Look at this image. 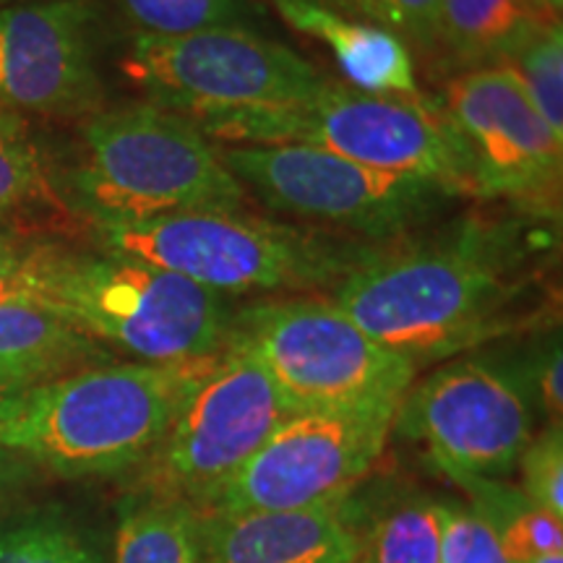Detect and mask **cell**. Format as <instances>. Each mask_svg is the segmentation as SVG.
Here are the masks:
<instances>
[{"label":"cell","instance_id":"9a60e30c","mask_svg":"<svg viewBox=\"0 0 563 563\" xmlns=\"http://www.w3.org/2000/svg\"><path fill=\"white\" fill-rule=\"evenodd\" d=\"M203 563H357L352 496L313 509L199 511Z\"/></svg>","mask_w":563,"mask_h":563},{"label":"cell","instance_id":"4dcf8cb0","mask_svg":"<svg viewBox=\"0 0 563 563\" xmlns=\"http://www.w3.org/2000/svg\"><path fill=\"white\" fill-rule=\"evenodd\" d=\"M42 470L19 452L0 446V509L37 481Z\"/></svg>","mask_w":563,"mask_h":563},{"label":"cell","instance_id":"9c48e42d","mask_svg":"<svg viewBox=\"0 0 563 563\" xmlns=\"http://www.w3.org/2000/svg\"><path fill=\"white\" fill-rule=\"evenodd\" d=\"M123 70L152 104L199 129L300 102L327 79L290 47L238 24L183 37H133Z\"/></svg>","mask_w":563,"mask_h":563},{"label":"cell","instance_id":"5bb4252c","mask_svg":"<svg viewBox=\"0 0 563 563\" xmlns=\"http://www.w3.org/2000/svg\"><path fill=\"white\" fill-rule=\"evenodd\" d=\"M97 11L89 0H21L0 9V108L11 115L100 112Z\"/></svg>","mask_w":563,"mask_h":563},{"label":"cell","instance_id":"e0dca14e","mask_svg":"<svg viewBox=\"0 0 563 563\" xmlns=\"http://www.w3.org/2000/svg\"><path fill=\"white\" fill-rule=\"evenodd\" d=\"M112 363L104 344L32 300L0 302V373L42 386L91 365Z\"/></svg>","mask_w":563,"mask_h":563},{"label":"cell","instance_id":"836d02e7","mask_svg":"<svg viewBox=\"0 0 563 563\" xmlns=\"http://www.w3.org/2000/svg\"><path fill=\"white\" fill-rule=\"evenodd\" d=\"M530 563H563V553L545 555V559H538V561H530Z\"/></svg>","mask_w":563,"mask_h":563},{"label":"cell","instance_id":"3957f363","mask_svg":"<svg viewBox=\"0 0 563 563\" xmlns=\"http://www.w3.org/2000/svg\"><path fill=\"white\" fill-rule=\"evenodd\" d=\"M66 199L100 230L183 211L241 209L249 194L199 125L144 102L89 115Z\"/></svg>","mask_w":563,"mask_h":563},{"label":"cell","instance_id":"4fadbf2b","mask_svg":"<svg viewBox=\"0 0 563 563\" xmlns=\"http://www.w3.org/2000/svg\"><path fill=\"white\" fill-rule=\"evenodd\" d=\"M439 108L460 139L475 196L543 207L559 199L563 139L504 63L462 70Z\"/></svg>","mask_w":563,"mask_h":563},{"label":"cell","instance_id":"8992f818","mask_svg":"<svg viewBox=\"0 0 563 563\" xmlns=\"http://www.w3.org/2000/svg\"><path fill=\"white\" fill-rule=\"evenodd\" d=\"M201 131L220 146H316L371 170L475 196L460 139L439 102L422 95H382L323 79L306 100L201 125Z\"/></svg>","mask_w":563,"mask_h":563},{"label":"cell","instance_id":"d4e9b609","mask_svg":"<svg viewBox=\"0 0 563 563\" xmlns=\"http://www.w3.org/2000/svg\"><path fill=\"white\" fill-rule=\"evenodd\" d=\"M0 563H102V559L66 519L42 514L0 532Z\"/></svg>","mask_w":563,"mask_h":563},{"label":"cell","instance_id":"8d00e7d4","mask_svg":"<svg viewBox=\"0 0 563 563\" xmlns=\"http://www.w3.org/2000/svg\"><path fill=\"white\" fill-rule=\"evenodd\" d=\"M0 115H5V110H3V108H0Z\"/></svg>","mask_w":563,"mask_h":563},{"label":"cell","instance_id":"5b68a950","mask_svg":"<svg viewBox=\"0 0 563 563\" xmlns=\"http://www.w3.org/2000/svg\"><path fill=\"white\" fill-rule=\"evenodd\" d=\"M40 306L100 344L141 363H191L228 342L235 308L230 298L170 269L112 251L55 249Z\"/></svg>","mask_w":563,"mask_h":563},{"label":"cell","instance_id":"2e32d148","mask_svg":"<svg viewBox=\"0 0 563 563\" xmlns=\"http://www.w3.org/2000/svg\"><path fill=\"white\" fill-rule=\"evenodd\" d=\"M274 5L295 32L327 45L352 87L382 95H420L412 53L399 34L313 0H274Z\"/></svg>","mask_w":563,"mask_h":563},{"label":"cell","instance_id":"44dd1931","mask_svg":"<svg viewBox=\"0 0 563 563\" xmlns=\"http://www.w3.org/2000/svg\"><path fill=\"white\" fill-rule=\"evenodd\" d=\"M454 483L467 493L473 511L490 527L511 563L563 553V519L540 509L519 485L490 477H456Z\"/></svg>","mask_w":563,"mask_h":563},{"label":"cell","instance_id":"ba28073f","mask_svg":"<svg viewBox=\"0 0 563 563\" xmlns=\"http://www.w3.org/2000/svg\"><path fill=\"white\" fill-rule=\"evenodd\" d=\"M290 415L264 365L228 336L201 384L136 467V493L207 511Z\"/></svg>","mask_w":563,"mask_h":563},{"label":"cell","instance_id":"ac0fdd59","mask_svg":"<svg viewBox=\"0 0 563 563\" xmlns=\"http://www.w3.org/2000/svg\"><path fill=\"white\" fill-rule=\"evenodd\" d=\"M76 222L84 220L24 125L11 112L0 115V224L16 235L55 241V232H74Z\"/></svg>","mask_w":563,"mask_h":563},{"label":"cell","instance_id":"603a6c76","mask_svg":"<svg viewBox=\"0 0 563 563\" xmlns=\"http://www.w3.org/2000/svg\"><path fill=\"white\" fill-rule=\"evenodd\" d=\"M517 76L543 121L563 139V34L561 21L532 32L501 60Z\"/></svg>","mask_w":563,"mask_h":563},{"label":"cell","instance_id":"f1b7e54d","mask_svg":"<svg viewBox=\"0 0 563 563\" xmlns=\"http://www.w3.org/2000/svg\"><path fill=\"white\" fill-rule=\"evenodd\" d=\"M514 373V371H511ZM561 340L559 334L548 340L543 347H534V352L525 361V371L514 373L519 384L525 386L527 397L532 407H540L545 412L548 426H561L563 412V386H561Z\"/></svg>","mask_w":563,"mask_h":563},{"label":"cell","instance_id":"52a82bcc","mask_svg":"<svg viewBox=\"0 0 563 563\" xmlns=\"http://www.w3.org/2000/svg\"><path fill=\"white\" fill-rule=\"evenodd\" d=\"M230 336L264 365L292 412L402 402L418 373L319 295L241 308Z\"/></svg>","mask_w":563,"mask_h":563},{"label":"cell","instance_id":"484cf974","mask_svg":"<svg viewBox=\"0 0 563 563\" xmlns=\"http://www.w3.org/2000/svg\"><path fill=\"white\" fill-rule=\"evenodd\" d=\"M441 563H511L490 527L462 501H435Z\"/></svg>","mask_w":563,"mask_h":563},{"label":"cell","instance_id":"7a4b0ae2","mask_svg":"<svg viewBox=\"0 0 563 563\" xmlns=\"http://www.w3.org/2000/svg\"><path fill=\"white\" fill-rule=\"evenodd\" d=\"M217 355L102 363L42 384L0 420V446L63 477L129 473L157 446Z\"/></svg>","mask_w":563,"mask_h":563},{"label":"cell","instance_id":"d590c367","mask_svg":"<svg viewBox=\"0 0 563 563\" xmlns=\"http://www.w3.org/2000/svg\"><path fill=\"white\" fill-rule=\"evenodd\" d=\"M11 3H21V0H0V9H3V5H11Z\"/></svg>","mask_w":563,"mask_h":563},{"label":"cell","instance_id":"8fae6325","mask_svg":"<svg viewBox=\"0 0 563 563\" xmlns=\"http://www.w3.org/2000/svg\"><path fill=\"white\" fill-rule=\"evenodd\" d=\"M399 405L290 415L207 511H287L344 501L384 454Z\"/></svg>","mask_w":563,"mask_h":563},{"label":"cell","instance_id":"83f0119b","mask_svg":"<svg viewBox=\"0 0 563 563\" xmlns=\"http://www.w3.org/2000/svg\"><path fill=\"white\" fill-rule=\"evenodd\" d=\"M58 245L47 238H0V302H37L47 264Z\"/></svg>","mask_w":563,"mask_h":563},{"label":"cell","instance_id":"30bf717a","mask_svg":"<svg viewBox=\"0 0 563 563\" xmlns=\"http://www.w3.org/2000/svg\"><path fill=\"white\" fill-rule=\"evenodd\" d=\"M220 157L243 191L266 207L365 243L405 235L454 196L431 180L371 170L302 144L220 146Z\"/></svg>","mask_w":563,"mask_h":563},{"label":"cell","instance_id":"d6986e66","mask_svg":"<svg viewBox=\"0 0 563 563\" xmlns=\"http://www.w3.org/2000/svg\"><path fill=\"white\" fill-rule=\"evenodd\" d=\"M555 21L553 0H441L433 45L470 68L490 66Z\"/></svg>","mask_w":563,"mask_h":563},{"label":"cell","instance_id":"d6a6232c","mask_svg":"<svg viewBox=\"0 0 563 563\" xmlns=\"http://www.w3.org/2000/svg\"><path fill=\"white\" fill-rule=\"evenodd\" d=\"M313 3L327 5L344 16H355L373 21V24H382V3L378 0H313Z\"/></svg>","mask_w":563,"mask_h":563},{"label":"cell","instance_id":"74e56055","mask_svg":"<svg viewBox=\"0 0 563 563\" xmlns=\"http://www.w3.org/2000/svg\"><path fill=\"white\" fill-rule=\"evenodd\" d=\"M553 3H555V5H559V3H561V0H553Z\"/></svg>","mask_w":563,"mask_h":563},{"label":"cell","instance_id":"6da1fadb","mask_svg":"<svg viewBox=\"0 0 563 563\" xmlns=\"http://www.w3.org/2000/svg\"><path fill=\"white\" fill-rule=\"evenodd\" d=\"M525 243L511 224L467 220L428 243L384 249L332 300L415 371L452 361L514 329L534 279Z\"/></svg>","mask_w":563,"mask_h":563},{"label":"cell","instance_id":"7402d4cb","mask_svg":"<svg viewBox=\"0 0 563 563\" xmlns=\"http://www.w3.org/2000/svg\"><path fill=\"white\" fill-rule=\"evenodd\" d=\"M357 563H441L439 511L426 496L386 504L361 532Z\"/></svg>","mask_w":563,"mask_h":563},{"label":"cell","instance_id":"ffe728a7","mask_svg":"<svg viewBox=\"0 0 563 563\" xmlns=\"http://www.w3.org/2000/svg\"><path fill=\"white\" fill-rule=\"evenodd\" d=\"M115 563H203L199 511L131 490L121 504Z\"/></svg>","mask_w":563,"mask_h":563},{"label":"cell","instance_id":"7c38bea8","mask_svg":"<svg viewBox=\"0 0 563 563\" xmlns=\"http://www.w3.org/2000/svg\"><path fill=\"white\" fill-rule=\"evenodd\" d=\"M394 426L428 449L452 481H504L534 435V407L511 371L460 355L407 389Z\"/></svg>","mask_w":563,"mask_h":563},{"label":"cell","instance_id":"e575fe53","mask_svg":"<svg viewBox=\"0 0 563 563\" xmlns=\"http://www.w3.org/2000/svg\"><path fill=\"white\" fill-rule=\"evenodd\" d=\"M13 235H16V232L5 228V224H0V238H13ZM21 238H24V235H21Z\"/></svg>","mask_w":563,"mask_h":563},{"label":"cell","instance_id":"1f68e13d","mask_svg":"<svg viewBox=\"0 0 563 563\" xmlns=\"http://www.w3.org/2000/svg\"><path fill=\"white\" fill-rule=\"evenodd\" d=\"M37 386L24 382V378L9 376V373H0V420H5L9 415H13L19 410V405L24 402L26 394Z\"/></svg>","mask_w":563,"mask_h":563},{"label":"cell","instance_id":"cb8c5ba5","mask_svg":"<svg viewBox=\"0 0 563 563\" xmlns=\"http://www.w3.org/2000/svg\"><path fill=\"white\" fill-rule=\"evenodd\" d=\"M136 37H183L238 24L243 0H115Z\"/></svg>","mask_w":563,"mask_h":563},{"label":"cell","instance_id":"277c9868","mask_svg":"<svg viewBox=\"0 0 563 563\" xmlns=\"http://www.w3.org/2000/svg\"><path fill=\"white\" fill-rule=\"evenodd\" d=\"M97 245L170 269L222 295L340 287L384 245L241 209H199L125 228H100Z\"/></svg>","mask_w":563,"mask_h":563},{"label":"cell","instance_id":"4316f807","mask_svg":"<svg viewBox=\"0 0 563 563\" xmlns=\"http://www.w3.org/2000/svg\"><path fill=\"white\" fill-rule=\"evenodd\" d=\"M522 475V493L540 509L563 519V431L561 426H545L532 435L517 464Z\"/></svg>","mask_w":563,"mask_h":563},{"label":"cell","instance_id":"f546056e","mask_svg":"<svg viewBox=\"0 0 563 563\" xmlns=\"http://www.w3.org/2000/svg\"><path fill=\"white\" fill-rule=\"evenodd\" d=\"M382 3V26L420 47H433L435 19L441 0H378Z\"/></svg>","mask_w":563,"mask_h":563}]
</instances>
